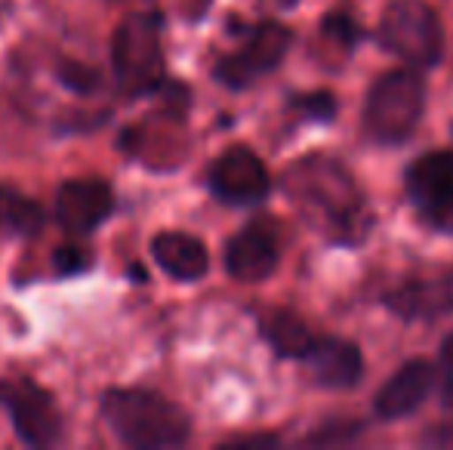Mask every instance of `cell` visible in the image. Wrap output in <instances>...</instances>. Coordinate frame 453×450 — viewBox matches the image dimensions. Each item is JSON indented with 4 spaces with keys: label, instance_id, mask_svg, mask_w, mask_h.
<instances>
[{
    "label": "cell",
    "instance_id": "obj_1",
    "mask_svg": "<svg viewBox=\"0 0 453 450\" xmlns=\"http://www.w3.org/2000/svg\"><path fill=\"white\" fill-rule=\"evenodd\" d=\"M284 192L299 213L334 244H361L373 225L367 194L355 173L324 151H311L287 170Z\"/></svg>",
    "mask_w": 453,
    "mask_h": 450
},
{
    "label": "cell",
    "instance_id": "obj_2",
    "mask_svg": "<svg viewBox=\"0 0 453 450\" xmlns=\"http://www.w3.org/2000/svg\"><path fill=\"white\" fill-rule=\"evenodd\" d=\"M99 416L127 447H182L191 439V420L176 401L155 389H108L99 398Z\"/></svg>",
    "mask_w": 453,
    "mask_h": 450
},
{
    "label": "cell",
    "instance_id": "obj_3",
    "mask_svg": "<svg viewBox=\"0 0 453 450\" xmlns=\"http://www.w3.org/2000/svg\"><path fill=\"white\" fill-rule=\"evenodd\" d=\"M426 114V80L417 68H392L370 84L361 133L373 145H404Z\"/></svg>",
    "mask_w": 453,
    "mask_h": 450
},
{
    "label": "cell",
    "instance_id": "obj_4",
    "mask_svg": "<svg viewBox=\"0 0 453 450\" xmlns=\"http://www.w3.org/2000/svg\"><path fill=\"white\" fill-rule=\"evenodd\" d=\"M161 31L157 12H130L111 34V68L124 96H149L164 84Z\"/></svg>",
    "mask_w": 453,
    "mask_h": 450
},
{
    "label": "cell",
    "instance_id": "obj_5",
    "mask_svg": "<svg viewBox=\"0 0 453 450\" xmlns=\"http://www.w3.org/2000/svg\"><path fill=\"white\" fill-rule=\"evenodd\" d=\"M376 43L411 68H435L444 56V25L426 0H392L376 25Z\"/></svg>",
    "mask_w": 453,
    "mask_h": 450
},
{
    "label": "cell",
    "instance_id": "obj_6",
    "mask_svg": "<svg viewBox=\"0 0 453 450\" xmlns=\"http://www.w3.org/2000/svg\"><path fill=\"white\" fill-rule=\"evenodd\" d=\"M0 408L6 410L22 445L53 447L65 439V423L56 398L31 377L0 379Z\"/></svg>",
    "mask_w": 453,
    "mask_h": 450
},
{
    "label": "cell",
    "instance_id": "obj_7",
    "mask_svg": "<svg viewBox=\"0 0 453 450\" xmlns=\"http://www.w3.org/2000/svg\"><path fill=\"white\" fill-rule=\"evenodd\" d=\"M287 50H290V28H284L280 22L253 25L244 43L213 65L216 84H222L226 90H247L284 62Z\"/></svg>",
    "mask_w": 453,
    "mask_h": 450
},
{
    "label": "cell",
    "instance_id": "obj_8",
    "mask_svg": "<svg viewBox=\"0 0 453 450\" xmlns=\"http://www.w3.org/2000/svg\"><path fill=\"white\" fill-rule=\"evenodd\" d=\"M207 188L219 204L257 207L269 198L272 176L250 145H228L207 170Z\"/></svg>",
    "mask_w": 453,
    "mask_h": 450
},
{
    "label": "cell",
    "instance_id": "obj_9",
    "mask_svg": "<svg viewBox=\"0 0 453 450\" xmlns=\"http://www.w3.org/2000/svg\"><path fill=\"white\" fill-rule=\"evenodd\" d=\"M280 253H284V232H280L278 219L259 217L228 238L222 265L232 281L263 284L278 271Z\"/></svg>",
    "mask_w": 453,
    "mask_h": 450
},
{
    "label": "cell",
    "instance_id": "obj_10",
    "mask_svg": "<svg viewBox=\"0 0 453 450\" xmlns=\"http://www.w3.org/2000/svg\"><path fill=\"white\" fill-rule=\"evenodd\" d=\"M411 207L435 228H453V151H426L404 170Z\"/></svg>",
    "mask_w": 453,
    "mask_h": 450
},
{
    "label": "cell",
    "instance_id": "obj_11",
    "mask_svg": "<svg viewBox=\"0 0 453 450\" xmlns=\"http://www.w3.org/2000/svg\"><path fill=\"white\" fill-rule=\"evenodd\" d=\"M382 306L407 324H423L453 315V265H438L429 275H413L382 294Z\"/></svg>",
    "mask_w": 453,
    "mask_h": 450
},
{
    "label": "cell",
    "instance_id": "obj_12",
    "mask_svg": "<svg viewBox=\"0 0 453 450\" xmlns=\"http://www.w3.org/2000/svg\"><path fill=\"white\" fill-rule=\"evenodd\" d=\"M114 213V188L99 176L59 182L53 198V219L72 238H87Z\"/></svg>",
    "mask_w": 453,
    "mask_h": 450
},
{
    "label": "cell",
    "instance_id": "obj_13",
    "mask_svg": "<svg viewBox=\"0 0 453 450\" xmlns=\"http://www.w3.org/2000/svg\"><path fill=\"white\" fill-rule=\"evenodd\" d=\"M435 389V364L426 358H411L401 364L373 395V414L382 423H398L417 414Z\"/></svg>",
    "mask_w": 453,
    "mask_h": 450
},
{
    "label": "cell",
    "instance_id": "obj_14",
    "mask_svg": "<svg viewBox=\"0 0 453 450\" xmlns=\"http://www.w3.org/2000/svg\"><path fill=\"white\" fill-rule=\"evenodd\" d=\"M305 367L311 373V383L330 392L355 389L364 377V355L355 342L342 337H315L309 352L303 355Z\"/></svg>",
    "mask_w": 453,
    "mask_h": 450
},
{
    "label": "cell",
    "instance_id": "obj_15",
    "mask_svg": "<svg viewBox=\"0 0 453 450\" xmlns=\"http://www.w3.org/2000/svg\"><path fill=\"white\" fill-rule=\"evenodd\" d=\"M151 259L167 278L182 284H195L207 278L210 271V250L201 238L188 232H157L149 244Z\"/></svg>",
    "mask_w": 453,
    "mask_h": 450
},
{
    "label": "cell",
    "instance_id": "obj_16",
    "mask_svg": "<svg viewBox=\"0 0 453 450\" xmlns=\"http://www.w3.org/2000/svg\"><path fill=\"white\" fill-rule=\"evenodd\" d=\"M259 333H263V339L269 342L280 358H293V361L303 358L311 342H315L311 324L303 315L293 312V309H269V312H263L259 315Z\"/></svg>",
    "mask_w": 453,
    "mask_h": 450
},
{
    "label": "cell",
    "instance_id": "obj_17",
    "mask_svg": "<svg viewBox=\"0 0 453 450\" xmlns=\"http://www.w3.org/2000/svg\"><path fill=\"white\" fill-rule=\"evenodd\" d=\"M47 223V210L41 201L19 192L12 186H0V232L10 238H37Z\"/></svg>",
    "mask_w": 453,
    "mask_h": 450
},
{
    "label": "cell",
    "instance_id": "obj_18",
    "mask_svg": "<svg viewBox=\"0 0 453 450\" xmlns=\"http://www.w3.org/2000/svg\"><path fill=\"white\" fill-rule=\"evenodd\" d=\"M364 435V420H349V416H340V420H327L324 426H318L315 432H309L303 439V445L311 447H336V445H352Z\"/></svg>",
    "mask_w": 453,
    "mask_h": 450
},
{
    "label": "cell",
    "instance_id": "obj_19",
    "mask_svg": "<svg viewBox=\"0 0 453 450\" xmlns=\"http://www.w3.org/2000/svg\"><path fill=\"white\" fill-rule=\"evenodd\" d=\"M56 78H59L62 87H68V90L78 93V96H93L102 84L99 72H96L93 65H84V62H59Z\"/></svg>",
    "mask_w": 453,
    "mask_h": 450
},
{
    "label": "cell",
    "instance_id": "obj_20",
    "mask_svg": "<svg viewBox=\"0 0 453 450\" xmlns=\"http://www.w3.org/2000/svg\"><path fill=\"white\" fill-rule=\"evenodd\" d=\"M290 105L303 114V118L318 120V124H327V120H334L336 109H340V105H336V96H334V93H327V90H315V93H305V96H296Z\"/></svg>",
    "mask_w": 453,
    "mask_h": 450
},
{
    "label": "cell",
    "instance_id": "obj_21",
    "mask_svg": "<svg viewBox=\"0 0 453 450\" xmlns=\"http://www.w3.org/2000/svg\"><path fill=\"white\" fill-rule=\"evenodd\" d=\"M438 401H441L444 410H453V333L441 339V348H438Z\"/></svg>",
    "mask_w": 453,
    "mask_h": 450
},
{
    "label": "cell",
    "instance_id": "obj_22",
    "mask_svg": "<svg viewBox=\"0 0 453 450\" xmlns=\"http://www.w3.org/2000/svg\"><path fill=\"white\" fill-rule=\"evenodd\" d=\"M90 265H93V256L78 244H65L53 253V269H56V275H62V278L81 275V271H87Z\"/></svg>",
    "mask_w": 453,
    "mask_h": 450
},
{
    "label": "cell",
    "instance_id": "obj_23",
    "mask_svg": "<svg viewBox=\"0 0 453 450\" xmlns=\"http://www.w3.org/2000/svg\"><path fill=\"white\" fill-rule=\"evenodd\" d=\"M324 31H327L330 37H336V41H342L346 47H355V43L361 41L358 25H355L349 16H342V12H336V16H327V22H324Z\"/></svg>",
    "mask_w": 453,
    "mask_h": 450
},
{
    "label": "cell",
    "instance_id": "obj_24",
    "mask_svg": "<svg viewBox=\"0 0 453 450\" xmlns=\"http://www.w3.org/2000/svg\"><path fill=\"white\" fill-rule=\"evenodd\" d=\"M228 447H274L280 445L278 435L272 432H259V435H241V439H228L226 441Z\"/></svg>",
    "mask_w": 453,
    "mask_h": 450
},
{
    "label": "cell",
    "instance_id": "obj_25",
    "mask_svg": "<svg viewBox=\"0 0 453 450\" xmlns=\"http://www.w3.org/2000/svg\"><path fill=\"white\" fill-rule=\"evenodd\" d=\"M423 445L432 447H453V426H438L423 435Z\"/></svg>",
    "mask_w": 453,
    "mask_h": 450
},
{
    "label": "cell",
    "instance_id": "obj_26",
    "mask_svg": "<svg viewBox=\"0 0 453 450\" xmlns=\"http://www.w3.org/2000/svg\"><path fill=\"white\" fill-rule=\"evenodd\" d=\"M133 281H145V271L139 265H133Z\"/></svg>",
    "mask_w": 453,
    "mask_h": 450
}]
</instances>
